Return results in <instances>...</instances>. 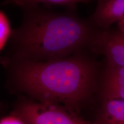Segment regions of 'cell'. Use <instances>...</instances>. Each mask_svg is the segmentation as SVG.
I'll list each match as a JSON object with an SVG mask.
<instances>
[{"mask_svg":"<svg viewBox=\"0 0 124 124\" xmlns=\"http://www.w3.org/2000/svg\"><path fill=\"white\" fill-rule=\"evenodd\" d=\"M14 76L18 87L37 101L78 112L94 89L96 69L92 62L77 55L48 61L21 59Z\"/></svg>","mask_w":124,"mask_h":124,"instance_id":"obj_1","label":"cell"},{"mask_svg":"<svg viewBox=\"0 0 124 124\" xmlns=\"http://www.w3.org/2000/svg\"><path fill=\"white\" fill-rule=\"evenodd\" d=\"M89 37L88 26L77 17L39 12L28 18L15 40L21 59L48 61L67 58Z\"/></svg>","mask_w":124,"mask_h":124,"instance_id":"obj_2","label":"cell"},{"mask_svg":"<svg viewBox=\"0 0 124 124\" xmlns=\"http://www.w3.org/2000/svg\"><path fill=\"white\" fill-rule=\"evenodd\" d=\"M11 114L26 124H97L85 120L66 106L31 100L18 103Z\"/></svg>","mask_w":124,"mask_h":124,"instance_id":"obj_3","label":"cell"},{"mask_svg":"<svg viewBox=\"0 0 124 124\" xmlns=\"http://www.w3.org/2000/svg\"><path fill=\"white\" fill-rule=\"evenodd\" d=\"M93 48L102 54L108 66L124 67V34L121 32H103L93 39Z\"/></svg>","mask_w":124,"mask_h":124,"instance_id":"obj_4","label":"cell"},{"mask_svg":"<svg viewBox=\"0 0 124 124\" xmlns=\"http://www.w3.org/2000/svg\"><path fill=\"white\" fill-rule=\"evenodd\" d=\"M101 27L107 28L124 19V0H100L92 16Z\"/></svg>","mask_w":124,"mask_h":124,"instance_id":"obj_5","label":"cell"},{"mask_svg":"<svg viewBox=\"0 0 124 124\" xmlns=\"http://www.w3.org/2000/svg\"><path fill=\"white\" fill-rule=\"evenodd\" d=\"M97 124H124V101L104 100Z\"/></svg>","mask_w":124,"mask_h":124,"instance_id":"obj_6","label":"cell"},{"mask_svg":"<svg viewBox=\"0 0 124 124\" xmlns=\"http://www.w3.org/2000/svg\"><path fill=\"white\" fill-rule=\"evenodd\" d=\"M87 1L80 0H28V1H11L8 3H12L17 5L25 8H34L39 7L42 5L43 7H63L70 9L75 8L77 5L79 3H87Z\"/></svg>","mask_w":124,"mask_h":124,"instance_id":"obj_7","label":"cell"},{"mask_svg":"<svg viewBox=\"0 0 124 124\" xmlns=\"http://www.w3.org/2000/svg\"><path fill=\"white\" fill-rule=\"evenodd\" d=\"M124 85V67L108 66L105 73L103 87Z\"/></svg>","mask_w":124,"mask_h":124,"instance_id":"obj_8","label":"cell"},{"mask_svg":"<svg viewBox=\"0 0 124 124\" xmlns=\"http://www.w3.org/2000/svg\"><path fill=\"white\" fill-rule=\"evenodd\" d=\"M104 100H120L124 101V85L121 86L103 87Z\"/></svg>","mask_w":124,"mask_h":124,"instance_id":"obj_9","label":"cell"},{"mask_svg":"<svg viewBox=\"0 0 124 124\" xmlns=\"http://www.w3.org/2000/svg\"><path fill=\"white\" fill-rule=\"evenodd\" d=\"M10 35V26L7 17L0 12V50L4 47Z\"/></svg>","mask_w":124,"mask_h":124,"instance_id":"obj_10","label":"cell"},{"mask_svg":"<svg viewBox=\"0 0 124 124\" xmlns=\"http://www.w3.org/2000/svg\"><path fill=\"white\" fill-rule=\"evenodd\" d=\"M0 124H26L17 116L12 115L6 116L0 120Z\"/></svg>","mask_w":124,"mask_h":124,"instance_id":"obj_11","label":"cell"},{"mask_svg":"<svg viewBox=\"0 0 124 124\" xmlns=\"http://www.w3.org/2000/svg\"><path fill=\"white\" fill-rule=\"evenodd\" d=\"M118 28L120 32L124 34V19L118 23Z\"/></svg>","mask_w":124,"mask_h":124,"instance_id":"obj_12","label":"cell"}]
</instances>
